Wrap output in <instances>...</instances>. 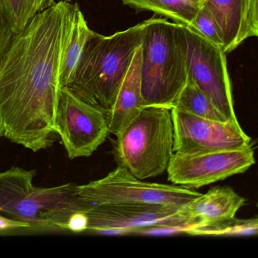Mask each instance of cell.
Masks as SVG:
<instances>
[{
	"instance_id": "6da1fadb",
	"label": "cell",
	"mask_w": 258,
	"mask_h": 258,
	"mask_svg": "<svg viewBox=\"0 0 258 258\" xmlns=\"http://www.w3.org/2000/svg\"><path fill=\"white\" fill-rule=\"evenodd\" d=\"M75 8L55 3L13 34L0 55V139L34 152L58 140L60 78Z\"/></svg>"
},
{
	"instance_id": "7a4b0ae2",
	"label": "cell",
	"mask_w": 258,
	"mask_h": 258,
	"mask_svg": "<svg viewBox=\"0 0 258 258\" xmlns=\"http://www.w3.org/2000/svg\"><path fill=\"white\" fill-rule=\"evenodd\" d=\"M145 22L110 36L93 31L68 88L84 102L109 111L137 48Z\"/></svg>"
},
{
	"instance_id": "3957f363",
	"label": "cell",
	"mask_w": 258,
	"mask_h": 258,
	"mask_svg": "<svg viewBox=\"0 0 258 258\" xmlns=\"http://www.w3.org/2000/svg\"><path fill=\"white\" fill-rule=\"evenodd\" d=\"M144 22L140 44L142 96L147 106L172 108L188 78L179 24L157 18Z\"/></svg>"
},
{
	"instance_id": "277c9868",
	"label": "cell",
	"mask_w": 258,
	"mask_h": 258,
	"mask_svg": "<svg viewBox=\"0 0 258 258\" xmlns=\"http://www.w3.org/2000/svg\"><path fill=\"white\" fill-rule=\"evenodd\" d=\"M36 170L13 167L0 172V214L33 226L66 229L69 217L84 211L87 202L77 193L76 184L37 187Z\"/></svg>"
},
{
	"instance_id": "5b68a950",
	"label": "cell",
	"mask_w": 258,
	"mask_h": 258,
	"mask_svg": "<svg viewBox=\"0 0 258 258\" xmlns=\"http://www.w3.org/2000/svg\"><path fill=\"white\" fill-rule=\"evenodd\" d=\"M113 143L117 167L140 179L163 174L174 153L171 108L146 107Z\"/></svg>"
},
{
	"instance_id": "8992f818",
	"label": "cell",
	"mask_w": 258,
	"mask_h": 258,
	"mask_svg": "<svg viewBox=\"0 0 258 258\" xmlns=\"http://www.w3.org/2000/svg\"><path fill=\"white\" fill-rule=\"evenodd\" d=\"M77 193L90 204H149L178 208H185L202 195L179 185L145 182L120 167L102 179L77 185Z\"/></svg>"
},
{
	"instance_id": "52a82bcc",
	"label": "cell",
	"mask_w": 258,
	"mask_h": 258,
	"mask_svg": "<svg viewBox=\"0 0 258 258\" xmlns=\"http://www.w3.org/2000/svg\"><path fill=\"white\" fill-rule=\"evenodd\" d=\"M188 78L231 121L238 122L234 108L226 53L191 27L179 24Z\"/></svg>"
},
{
	"instance_id": "ba28073f",
	"label": "cell",
	"mask_w": 258,
	"mask_h": 258,
	"mask_svg": "<svg viewBox=\"0 0 258 258\" xmlns=\"http://www.w3.org/2000/svg\"><path fill=\"white\" fill-rule=\"evenodd\" d=\"M88 203V202H87ZM83 212L87 230L99 233H129L152 227H180L198 224L185 208L149 204H87Z\"/></svg>"
},
{
	"instance_id": "9c48e42d",
	"label": "cell",
	"mask_w": 258,
	"mask_h": 258,
	"mask_svg": "<svg viewBox=\"0 0 258 258\" xmlns=\"http://www.w3.org/2000/svg\"><path fill=\"white\" fill-rule=\"evenodd\" d=\"M55 125L71 160L91 156L110 134L106 113L84 102L68 87L60 91Z\"/></svg>"
},
{
	"instance_id": "30bf717a",
	"label": "cell",
	"mask_w": 258,
	"mask_h": 258,
	"mask_svg": "<svg viewBox=\"0 0 258 258\" xmlns=\"http://www.w3.org/2000/svg\"><path fill=\"white\" fill-rule=\"evenodd\" d=\"M174 153L196 155L218 151L244 149L251 138L238 122L202 118L171 108Z\"/></svg>"
},
{
	"instance_id": "8fae6325",
	"label": "cell",
	"mask_w": 258,
	"mask_h": 258,
	"mask_svg": "<svg viewBox=\"0 0 258 258\" xmlns=\"http://www.w3.org/2000/svg\"><path fill=\"white\" fill-rule=\"evenodd\" d=\"M255 164L253 144L235 150L196 155L173 153L167 167L168 180L187 188H199L238 173Z\"/></svg>"
},
{
	"instance_id": "7c38bea8",
	"label": "cell",
	"mask_w": 258,
	"mask_h": 258,
	"mask_svg": "<svg viewBox=\"0 0 258 258\" xmlns=\"http://www.w3.org/2000/svg\"><path fill=\"white\" fill-rule=\"evenodd\" d=\"M217 22L223 50L229 53L244 40L258 35V0H202Z\"/></svg>"
},
{
	"instance_id": "4fadbf2b",
	"label": "cell",
	"mask_w": 258,
	"mask_h": 258,
	"mask_svg": "<svg viewBox=\"0 0 258 258\" xmlns=\"http://www.w3.org/2000/svg\"><path fill=\"white\" fill-rule=\"evenodd\" d=\"M147 107L142 96L141 47L134 52L129 69L122 81L114 103L106 112L110 134H123L143 108Z\"/></svg>"
},
{
	"instance_id": "5bb4252c",
	"label": "cell",
	"mask_w": 258,
	"mask_h": 258,
	"mask_svg": "<svg viewBox=\"0 0 258 258\" xmlns=\"http://www.w3.org/2000/svg\"><path fill=\"white\" fill-rule=\"evenodd\" d=\"M245 199L229 186H216L185 207L187 215L198 224H212L234 218Z\"/></svg>"
},
{
	"instance_id": "9a60e30c",
	"label": "cell",
	"mask_w": 258,
	"mask_h": 258,
	"mask_svg": "<svg viewBox=\"0 0 258 258\" xmlns=\"http://www.w3.org/2000/svg\"><path fill=\"white\" fill-rule=\"evenodd\" d=\"M93 31L89 28L87 20L78 4L74 12L73 26L70 42L64 54L61 72V84L67 87L73 78L77 66L81 59L86 43Z\"/></svg>"
},
{
	"instance_id": "2e32d148",
	"label": "cell",
	"mask_w": 258,
	"mask_h": 258,
	"mask_svg": "<svg viewBox=\"0 0 258 258\" xmlns=\"http://www.w3.org/2000/svg\"><path fill=\"white\" fill-rule=\"evenodd\" d=\"M125 5L140 10L152 11L174 21L176 23L191 27L199 5L194 0H122Z\"/></svg>"
},
{
	"instance_id": "e0dca14e",
	"label": "cell",
	"mask_w": 258,
	"mask_h": 258,
	"mask_svg": "<svg viewBox=\"0 0 258 258\" xmlns=\"http://www.w3.org/2000/svg\"><path fill=\"white\" fill-rule=\"evenodd\" d=\"M173 108L202 118L223 122L229 120L189 78L175 101Z\"/></svg>"
},
{
	"instance_id": "ac0fdd59",
	"label": "cell",
	"mask_w": 258,
	"mask_h": 258,
	"mask_svg": "<svg viewBox=\"0 0 258 258\" xmlns=\"http://www.w3.org/2000/svg\"><path fill=\"white\" fill-rule=\"evenodd\" d=\"M55 4V0H0V10L13 34H17L34 16Z\"/></svg>"
},
{
	"instance_id": "d6986e66",
	"label": "cell",
	"mask_w": 258,
	"mask_h": 258,
	"mask_svg": "<svg viewBox=\"0 0 258 258\" xmlns=\"http://www.w3.org/2000/svg\"><path fill=\"white\" fill-rule=\"evenodd\" d=\"M258 220L255 218L238 220L234 218L212 224H196L190 226L185 232L190 235H238L247 236L257 234Z\"/></svg>"
},
{
	"instance_id": "ffe728a7",
	"label": "cell",
	"mask_w": 258,
	"mask_h": 258,
	"mask_svg": "<svg viewBox=\"0 0 258 258\" xmlns=\"http://www.w3.org/2000/svg\"><path fill=\"white\" fill-rule=\"evenodd\" d=\"M191 28L223 49V38L220 28L211 13L203 6H199Z\"/></svg>"
},
{
	"instance_id": "44dd1931",
	"label": "cell",
	"mask_w": 258,
	"mask_h": 258,
	"mask_svg": "<svg viewBox=\"0 0 258 258\" xmlns=\"http://www.w3.org/2000/svg\"><path fill=\"white\" fill-rule=\"evenodd\" d=\"M88 219L83 211H77L74 213L68 220L66 229L72 232H81L87 230Z\"/></svg>"
},
{
	"instance_id": "7402d4cb",
	"label": "cell",
	"mask_w": 258,
	"mask_h": 258,
	"mask_svg": "<svg viewBox=\"0 0 258 258\" xmlns=\"http://www.w3.org/2000/svg\"><path fill=\"white\" fill-rule=\"evenodd\" d=\"M13 31L10 29L8 23L5 20L4 15L0 10V55L8 46L13 36Z\"/></svg>"
},
{
	"instance_id": "603a6c76",
	"label": "cell",
	"mask_w": 258,
	"mask_h": 258,
	"mask_svg": "<svg viewBox=\"0 0 258 258\" xmlns=\"http://www.w3.org/2000/svg\"><path fill=\"white\" fill-rule=\"evenodd\" d=\"M31 226L26 222L14 220L8 217L0 214V231L10 230V229H26L31 228Z\"/></svg>"
},
{
	"instance_id": "cb8c5ba5",
	"label": "cell",
	"mask_w": 258,
	"mask_h": 258,
	"mask_svg": "<svg viewBox=\"0 0 258 258\" xmlns=\"http://www.w3.org/2000/svg\"><path fill=\"white\" fill-rule=\"evenodd\" d=\"M195 2L196 3H197L198 4H200V3H201V1H202V0H194Z\"/></svg>"
},
{
	"instance_id": "d4e9b609",
	"label": "cell",
	"mask_w": 258,
	"mask_h": 258,
	"mask_svg": "<svg viewBox=\"0 0 258 258\" xmlns=\"http://www.w3.org/2000/svg\"><path fill=\"white\" fill-rule=\"evenodd\" d=\"M60 1H64V2L70 3L72 0H60Z\"/></svg>"
}]
</instances>
